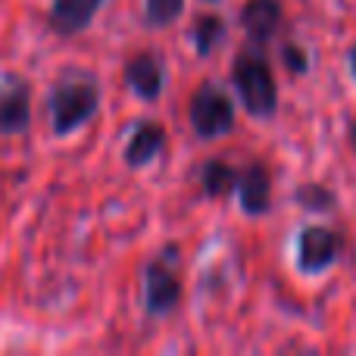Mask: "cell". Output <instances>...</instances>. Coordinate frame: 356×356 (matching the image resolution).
<instances>
[{
    "mask_svg": "<svg viewBox=\"0 0 356 356\" xmlns=\"http://www.w3.org/2000/svg\"><path fill=\"white\" fill-rule=\"evenodd\" d=\"M238 175L241 169L228 166V163H207L203 166V191H207V197H225L232 194V191H238Z\"/></svg>",
    "mask_w": 356,
    "mask_h": 356,
    "instance_id": "7c38bea8",
    "label": "cell"
},
{
    "mask_svg": "<svg viewBox=\"0 0 356 356\" xmlns=\"http://www.w3.org/2000/svg\"><path fill=\"white\" fill-rule=\"evenodd\" d=\"M350 147H353V154H356V122L350 125Z\"/></svg>",
    "mask_w": 356,
    "mask_h": 356,
    "instance_id": "ac0fdd59",
    "label": "cell"
},
{
    "mask_svg": "<svg viewBox=\"0 0 356 356\" xmlns=\"http://www.w3.org/2000/svg\"><path fill=\"white\" fill-rule=\"evenodd\" d=\"M338 253H341V238L332 228L309 225L297 238V269L307 272V275H319L328 266L338 263Z\"/></svg>",
    "mask_w": 356,
    "mask_h": 356,
    "instance_id": "5b68a950",
    "label": "cell"
},
{
    "mask_svg": "<svg viewBox=\"0 0 356 356\" xmlns=\"http://www.w3.org/2000/svg\"><path fill=\"white\" fill-rule=\"evenodd\" d=\"M238 194H241V207H244V213H250V216L266 213V209H269V200H272V181H269L266 166L250 163V166L241 169Z\"/></svg>",
    "mask_w": 356,
    "mask_h": 356,
    "instance_id": "30bf717a",
    "label": "cell"
},
{
    "mask_svg": "<svg viewBox=\"0 0 356 356\" xmlns=\"http://www.w3.org/2000/svg\"><path fill=\"white\" fill-rule=\"evenodd\" d=\"M31 122V88L22 79L0 85V135H19Z\"/></svg>",
    "mask_w": 356,
    "mask_h": 356,
    "instance_id": "8992f818",
    "label": "cell"
},
{
    "mask_svg": "<svg viewBox=\"0 0 356 356\" xmlns=\"http://www.w3.org/2000/svg\"><path fill=\"white\" fill-rule=\"evenodd\" d=\"M350 72H353V79H356V47L350 50Z\"/></svg>",
    "mask_w": 356,
    "mask_h": 356,
    "instance_id": "e0dca14e",
    "label": "cell"
},
{
    "mask_svg": "<svg viewBox=\"0 0 356 356\" xmlns=\"http://www.w3.org/2000/svg\"><path fill=\"white\" fill-rule=\"evenodd\" d=\"M232 81L238 88L241 100H244V110L257 119H269L278 106V91H275V79H272V69L263 56L257 54H241L234 60L232 69Z\"/></svg>",
    "mask_w": 356,
    "mask_h": 356,
    "instance_id": "7a4b0ae2",
    "label": "cell"
},
{
    "mask_svg": "<svg viewBox=\"0 0 356 356\" xmlns=\"http://www.w3.org/2000/svg\"><path fill=\"white\" fill-rule=\"evenodd\" d=\"M100 106V88L91 79H63L50 91V125L56 135L81 129Z\"/></svg>",
    "mask_w": 356,
    "mask_h": 356,
    "instance_id": "6da1fadb",
    "label": "cell"
},
{
    "mask_svg": "<svg viewBox=\"0 0 356 356\" xmlns=\"http://www.w3.org/2000/svg\"><path fill=\"white\" fill-rule=\"evenodd\" d=\"M175 263H178V257L169 250L160 259H154L147 266V272H144V307H147L150 316H166L178 307L181 282H178Z\"/></svg>",
    "mask_w": 356,
    "mask_h": 356,
    "instance_id": "277c9868",
    "label": "cell"
},
{
    "mask_svg": "<svg viewBox=\"0 0 356 356\" xmlns=\"http://www.w3.org/2000/svg\"><path fill=\"white\" fill-rule=\"evenodd\" d=\"M163 81H166V66L160 54H138L125 63V85L147 104L163 94Z\"/></svg>",
    "mask_w": 356,
    "mask_h": 356,
    "instance_id": "52a82bcc",
    "label": "cell"
},
{
    "mask_svg": "<svg viewBox=\"0 0 356 356\" xmlns=\"http://www.w3.org/2000/svg\"><path fill=\"white\" fill-rule=\"evenodd\" d=\"M191 129H194L197 138L209 141V138H222L234 129V104L219 85L213 81H203L200 88L191 97Z\"/></svg>",
    "mask_w": 356,
    "mask_h": 356,
    "instance_id": "3957f363",
    "label": "cell"
},
{
    "mask_svg": "<svg viewBox=\"0 0 356 356\" xmlns=\"http://www.w3.org/2000/svg\"><path fill=\"white\" fill-rule=\"evenodd\" d=\"M282 60H284V66L291 69V72H307V54H303L300 47H294V44H284L282 47Z\"/></svg>",
    "mask_w": 356,
    "mask_h": 356,
    "instance_id": "2e32d148",
    "label": "cell"
},
{
    "mask_svg": "<svg viewBox=\"0 0 356 356\" xmlns=\"http://www.w3.org/2000/svg\"><path fill=\"white\" fill-rule=\"evenodd\" d=\"M163 147H166V129L160 122H141L125 144V163L131 169H144L163 154Z\"/></svg>",
    "mask_w": 356,
    "mask_h": 356,
    "instance_id": "9c48e42d",
    "label": "cell"
},
{
    "mask_svg": "<svg viewBox=\"0 0 356 356\" xmlns=\"http://www.w3.org/2000/svg\"><path fill=\"white\" fill-rule=\"evenodd\" d=\"M184 10V0H144V19L150 29H169Z\"/></svg>",
    "mask_w": 356,
    "mask_h": 356,
    "instance_id": "5bb4252c",
    "label": "cell"
},
{
    "mask_svg": "<svg viewBox=\"0 0 356 356\" xmlns=\"http://www.w3.org/2000/svg\"><path fill=\"white\" fill-rule=\"evenodd\" d=\"M282 22V6L278 0H247L241 10V25L253 41H269Z\"/></svg>",
    "mask_w": 356,
    "mask_h": 356,
    "instance_id": "8fae6325",
    "label": "cell"
},
{
    "mask_svg": "<svg viewBox=\"0 0 356 356\" xmlns=\"http://www.w3.org/2000/svg\"><path fill=\"white\" fill-rule=\"evenodd\" d=\"M104 3L106 0H54L50 3V29L63 38L79 35L97 19Z\"/></svg>",
    "mask_w": 356,
    "mask_h": 356,
    "instance_id": "ba28073f",
    "label": "cell"
},
{
    "mask_svg": "<svg viewBox=\"0 0 356 356\" xmlns=\"http://www.w3.org/2000/svg\"><path fill=\"white\" fill-rule=\"evenodd\" d=\"M222 31H225V22L219 16H200L194 25V47L200 56L213 54L216 44L222 41Z\"/></svg>",
    "mask_w": 356,
    "mask_h": 356,
    "instance_id": "4fadbf2b",
    "label": "cell"
},
{
    "mask_svg": "<svg viewBox=\"0 0 356 356\" xmlns=\"http://www.w3.org/2000/svg\"><path fill=\"white\" fill-rule=\"evenodd\" d=\"M297 200H300L307 209H332L334 194H328L322 184H307L303 191H297Z\"/></svg>",
    "mask_w": 356,
    "mask_h": 356,
    "instance_id": "9a60e30c",
    "label": "cell"
}]
</instances>
